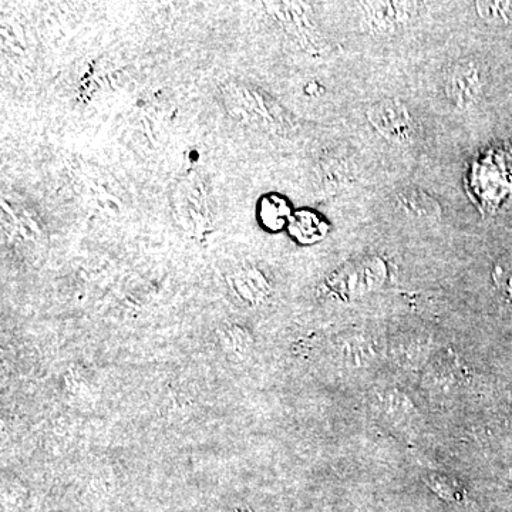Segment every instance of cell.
Instances as JSON below:
<instances>
[{
    "mask_svg": "<svg viewBox=\"0 0 512 512\" xmlns=\"http://www.w3.org/2000/svg\"><path fill=\"white\" fill-rule=\"evenodd\" d=\"M483 90V76L476 63L460 62L448 74L447 92L458 107L476 103Z\"/></svg>",
    "mask_w": 512,
    "mask_h": 512,
    "instance_id": "2",
    "label": "cell"
},
{
    "mask_svg": "<svg viewBox=\"0 0 512 512\" xmlns=\"http://www.w3.org/2000/svg\"><path fill=\"white\" fill-rule=\"evenodd\" d=\"M291 232L299 242L309 244V242L318 241L325 235L326 225L313 212L302 211L292 218Z\"/></svg>",
    "mask_w": 512,
    "mask_h": 512,
    "instance_id": "4",
    "label": "cell"
},
{
    "mask_svg": "<svg viewBox=\"0 0 512 512\" xmlns=\"http://www.w3.org/2000/svg\"><path fill=\"white\" fill-rule=\"evenodd\" d=\"M478 12L483 16L484 19L494 20V22H500V20H507L510 16L511 5L510 3H477Z\"/></svg>",
    "mask_w": 512,
    "mask_h": 512,
    "instance_id": "6",
    "label": "cell"
},
{
    "mask_svg": "<svg viewBox=\"0 0 512 512\" xmlns=\"http://www.w3.org/2000/svg\"><path fill=\"white\" fill-rule=\"evenodd\" d=\"M495 274H497L495 275V281H497L498 286H501L512 299V259L501 262V264L497 266V272H495Z\"/></svg>",
    "mask_w": 512,
    "mask_h": 512,
    "instance_id": "7",
    "label": "cell"
},
{
    "mask_svg": "<svg viewBox=\"0 0 512 512\" xmlns=\"http://www.w3.org/2000/svg\"><path fill=\"white\" fill-rule=\"evenodd\" d=\"M399 204L410 217L419 218H437L440 215L441 208L439 202L420 190H407L399 195Z\"/></svg>",
    "mask_w": 512,
    "mask_h": 512,
    "instance_id": "3",
    "label": "cell"
},
{
    "mask_svg": "<svg viewBox=\"0 0 512 512\" xmlns=\"http://www.w3.org/2000/svg\"><path fill=\"white\" fill-rule=\"evenodd\" d=\"M372 126L397 144L409 143L414 133L412 117L402 103L396 100H384L369 110Z\"/></svg>",
    "mask_w": 512,
    "mask_h": 512,
    "instance_id": "1",
    "label": "cell"
},
{
    "mask_svg": "<svg viewBox=\"0 0 512 512\" xmlns=\"http://www.w3.org/2000/svg\"><path fill=\"white\" fill-rule=\"evenodd\" d=\"M291 215V208L284 198L269 195L261 201L259 205V218L262 224L271 231L284 227L286 220Z\"/></svg>",
    "mask_w": 512,
    "mask_h": 512,
    "instance_id": "5",
    "label": "cell"
}]
</instances>
